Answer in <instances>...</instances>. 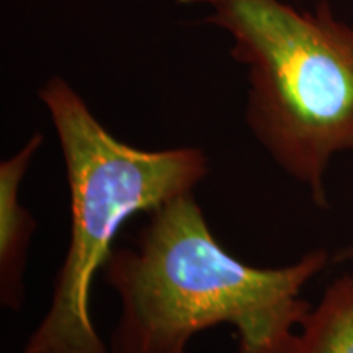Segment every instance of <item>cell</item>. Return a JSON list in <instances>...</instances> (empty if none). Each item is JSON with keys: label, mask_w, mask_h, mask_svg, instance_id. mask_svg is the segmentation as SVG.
I'll use <instances>...</instances> for the list:
<instances>
[{"label": "cell", "mask_w": 353, "mask_h": 353, "mask_svg": "<svg viewBox=\"0 0 353 353\" xmlns=\"http://www.w3.org/2000/svg\"><path fill=\"white\" fill-rule=\"evenodd\" d=\"M43 136L37 132L19 152L0 162V303L20 311L25 303V268L37 221L20 200V190Z\"/></svg>", "instance_id": "277c9868"}, {"label": "cell", "mask_w": 353, "mask_h": 353, "mask_svg": "<svg viewBox=\"0 0 353 353\" xmlns=\"http://www.w3.org/2000/svg\"><path fill=\"white\" fill-rule=\"evenodd\" d=\"M211 7L206 19L234 39L249 69L245 121L273 162L327 208L325 176L353 151V26L321 0L312 12L281 0H183Z\"/></svg>", "instance_id": "7a4b0ae2"}, {"label": "cell", "mask_w": 353, "mask_h": 353, "mask_svg": "<svg viewBox=\"0 0 353 353\" xmlns=\"http://www.w3.org/2000/svg\"><path fill=\"white\" fill-rule=\"evenodd\" d=\"M293 353H353V275L325 288L304 317Z\"/></svg>", "instance_id": "5b68a950"}, {"label": "cell", "mask_w": 353, "mask_h": 353, "mask_svg": "<svg viewBox=\"0 0 353 353\" xmlns=\"http://www.w3.org/2000/svg\"><path fill=\"white\" fill-rule=\"evenodd\" d=\"M332 260L337 263L347 262V260H353V244L350 247H347V249L341 250V252H337V255H334Z\"/></svg>", "instance_id": "8992f818"}, {"label": "cell", "mask_w": 353, "mask_h": 353, "mask_svg": "<svg viewBox=\"0 0 353 353\" xmlns=\"http://www.w3.org/2000/svg\"><path fill=\"white\" fill-rule=\"evenodd\" d=\"M50 112L70 201V236L50 309L21 353H108L90 314L92 283L126 221L193 193L210 172L198 148L144 151L117 139L85 100L52 77L38 92Z\"/></svg>", "instance_id": "3957f363"}, {"label": "cell", "mask_w": 353, "mask_h": 353, "mask_svg": "<svg viewBox=\"0 0 353 353\" xmlns=\"http://www.w3.org/2000/svg\"><path fill=\"white\" fill-rule=\"evenodd\" d=\"M131 247H117L103 280L120 299L112 353H187L196 334L231 324L237 353H293L311 304L301 293L329 265L325 249L294 263L241 262L211 232L193 193L151 213Z\"/></svg>", "instance_id": "6da1fadb"}]
</instances>
